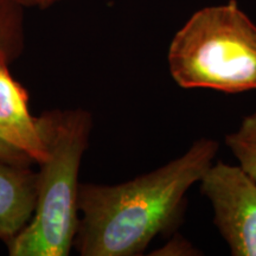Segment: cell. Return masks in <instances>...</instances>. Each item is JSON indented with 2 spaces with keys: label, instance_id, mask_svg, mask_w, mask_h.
<instances>
[{
  "label": "cell",
  "instance_id": "6da1fadb",
  "mask_svg": "<svg viewBox=\"0 0 256 256\" xmlns=\"http://www.w3.org/2000/svg\"><path fill=\"white\" fill-rule=\"evenodd\" d=\"M202 138L183 156L150 174L116 185L80 184L78 232L74 247L82 256H136L156 236L182 222L185 196L200 182L218 152Z\"/></svg>",
  "mask_w": 256,
  "mask_h": 256
},
{
  "label": "cell",
  "instance_id": "7a4b0ae2",
  "mask_svg": "<svg viewBox=\"0 0 256 256\" xmlns=\"http://www.w3.org/2000/svg\"><path fill=\"white\" fill-rule=\"evenodd\" d=\"M46 150L37 174L34 215L8 243L11 256H66L78 232V172L88 147L92 118L88 110H52L37 118Z\"/></svg>",
  "mask_w": 256,
  "mask_h": 256
},
{
  "label": "cell",
  "instance_id": "3957f363",
  "mask_svg": "<svg viewBox=\"0 0 256 256\" xmlns=\"http://www.w3.org/2000/svg\"><path fill=\"white\" fill-rule=\"evenodd\" d=\"M170 74L184 89H256V24L236 0L197 11L174 34Z\"/></svg>",
  "mask_w": 256,
  "mask_h": 256
},
{
  "label": "cell",
  "instance_id": "277c9868",
  "mask_svg": "<svg viewBox=\"0 0 256 256\" xmlns=\"http://www.w3.org/2000/svg\"><path fill=\"white\" fill-rule=\"evenodd\" d=\"M214 222L234 256H256V183L240 166L212 164L200 179Z\"/></svg>",
  "mask_w": 256,
  "mask_h": 256
},
{
  "label": "cell",
  "instance_id": "5b68a950",
  "mask_svg": "<svg viewBox=\"0 0 256 256\" xmlns=\"http://www.w3.org/2000/svg\"><path fill=\"white\" fill-rule=\"evenodd\" d=\"M10 63L0 54V138L40 164L46 156V146L37 118L28 110V92L11 75Z\"/></svg>",
  "mask_w": 256,
  "mask_h": 256
},
{
  "label": "cell",
  "instance_id": "8992f818",
  "mask_svg": "<svg viewBox=\"0 0 256 256\" xmlns=\"http://www.w3.org/2000/svg\"><path fill=\"white\" fill-rule=\"evenodd\" d=\"M37 174L30 165L0 159V240L14 238L34 215Z\"/></svg>",
  "mask_w": 256,
  "mask_h": 256
},
{
  "label": "cell",
  "instance_id": "52a82bcc",
  "mask_svg": "<svg viewBox=\"0 0 256 256\" xmlns=\"http://www.w3.org/2000/svg\"><path fill=\"white\" fill-rule=\"evenodd\" d=\"M24 6L17 0H0V54L10 62L24 49Z\"/></svg>",
  "mask_w": 256,
  "mask_h": 256
},
{
  "label": "cell",
  "instance_id": "ba28073f",
  "mask_svg": "<svg viewBox=\"0 0 256 256\" xmlns=\"http://www.w3.org/2000/svg\"><path fill=\"white\" fill-rule=\"evenodd\" d=\"M238 166L256 183V112L242 120L236 132L226 136Z\"/></svg>",
  "mask_w": 256,
  "mask_h": 256
},
{
  "label": "cell",
  "instance_id": "9c48e42d",
  "mask_svg": "<svg viewBox=\"0 0 256 256\" xmlns=\"http://www.w3.org/2000/svg\"><path fill=\"white\" fill-rule=\"evenodd\" d=\"M0 159L6 160V162H16V164H25L30 165L34 162L26 154L20 152L16 147L8 145L4 142H0Z\"/></svg>",
  "mask_w": 256,
  "mask_h": 256
},
{
  "label": "cell",
  "instance_id": "30bf717a",
  "mask_svg": "<svg viewBox=\"0 0 256 256\" xmlns=\"http://www.w3.org/2000/svg\"><path fill=\"white\" fill-rule=\"evenodd\" d=\"M18 2H20L24 8H46V2L44 0H17Z\"/></svg>",
  "mask_w": 256,
  "mask_h": 256
},
{
  "label": "cell",
  "instance_id": "8fae6325",
  "mask_svg": "<svg viewBox=\"0 0 256 256\" xmlns=\"http://www.w3.org/2000/svg\"><path fill=\"white\" fill-rule=\"evenodd\" d=\"M44 2H46V8H49V6H50V5L55 4V2H62V0H44Z\"/></svg>",
  "mask_w": 256,
  "mask_h": 256
},
{
  "label": "cell",
  "instance_id": "7c38bea8",
  "mask_svg": "<svg viewBox=\"0 0 256 256\" xmlns=\"http://www.w3.org/2000/svg\"><path fill=\"white\" fill-rule=\"evenodd\" d=\"M0 142H4V140H2V138H0ZM6 144H8V142H6Z\"/></svg>",
  "mask_w": 256,
  "mask_h": 256
}]
</instances>
